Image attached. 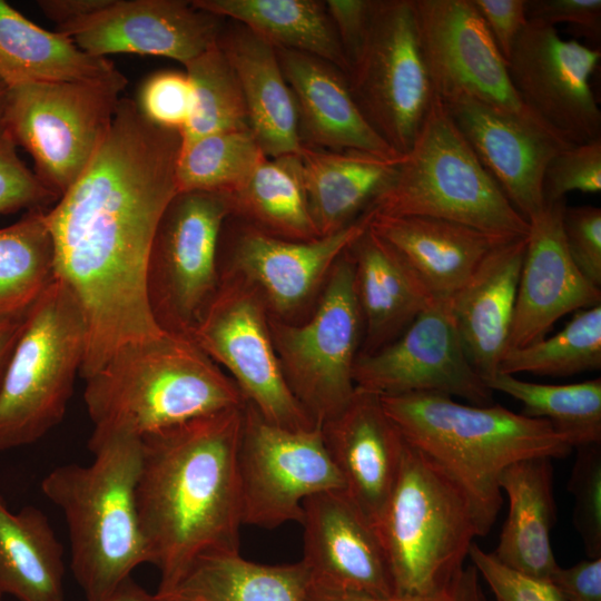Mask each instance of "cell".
<instances>
[{"instance_id": "obj_1", "label": "cell", "mask_w": 601, "mask_h": 601, "mask_svg": "<svg viewBox=\"0 0 601 601\" xmlns=\"http://www.w3.org/2000/svg\"><path fill=\"white\" fill-rule=\"evenodd\" d=\"M180 148L179 131L152 124L122 98L88 167L47 210L55 277L86 324L83 378L121 347L166 333L149 306L147 267L158 223L177 194Z\"/></svg>"}, {"instance_id": "obj_32", "label": "cell", "mask_w": 601, "mask_h": 601, "mask_svg": "<svg viewBox=\"0 0 601 601\" xmlns=\"http://www.w3.org/2000/svg\"><path fill=\"white\" fill-rule=\"evenodd\" d=\"M311 579L302 561L260 564L239 552L199 555L175 589L160 599L184 601H307Z\"/></svg>"}, {"instance_id": "obj_45", "label": "cell", "mask_w": 601, "mask_h": 601, "mask_svg": "<svg viewBox=\"0 0 601 601\" xmlns=\"http://www.w3.org/2000/svg\"><path fill=\"white\" fill-rule=\"evenodd\" d=\"M469 558L495 601H568L551 582L529 577L501 563L492 552L473 543Z\"/></svg>"}, {"instance_id": "obj_23", "label": "cell", "mask_w": 601, "mask_h": 601, "mask_svg": "<svg viewBox=\"0 0 601 601\" xmlns=\"http://www.w3.org/2000/svg\"><path fill=\"white\" fill-rule=\"evenodd\" d=\"M295 98L302 144L332 151L401 157L374 130L356 104L346 75L299 51L275 48Z\"/></svg>"}, {"instance_id": "obj_14", "label": "cell", "mask_w": 601, "mask_h": 601, "mask_svg": "<svg viewBox=\"0 0 601 601\" xmlns=\"http://www.w3.org/2000/svg\"><path fill=\"white\" fill-rule=\"evenodd\" d=\"M187 335L231 375L245 401L268 422L290 428L316 426L284 377L259 292L246 279L217 287Z\"/></svg>"}, {"instance_id": "obj_22", "label": "cell", "mask_w": 601, "mask_h": 601, "mask_svg": "<svg viewBox=\"0 0 601 601\" xmlns=\"http://www.w3.org/2000/svg\"><path fill=\"white\" fill-rule=\"evenodd\" d=\"M344 492L375 528L396 482L405 440L381 396L355 387L346 407L322 425Z\"/></svg>"}, {"instance_id": "obj_41", "label": "cell", "mask_w": 601, "mask_h": 601, "mask_svg": "<svg viewBox=\"0 0 601 601\" xmlns=\"http://www.w3.org/2000/svg\"><path fill=\"white\" fill-rule=\"evenodd\" d=\"M568 489L574 496L573 524L589 558H601V443L577 447Z\"/></svg>"}, {"instance_id": "obj_15", "label": "cell", "mask_w": 601, "mask_h": 601, "mask_svg": "<svg viewBox=\"0 0 601 601\" xmlns=\"http://www.w3.org/2000/svg\"><path fill=\"white\" fill-rule=\"evenodd\" d=\"M356 388L380 396L440 393L470 404H492V392L463 349L450 302H433L390 344L359 353Z\"/></svg>"}, {"instance_id": "obj_20", "label": "cell", "mask_w": 601, "mask_h": 601, "mask_svg": "<svg viewBox=\"0 0 601 601\" xmlns=\"http://www.w3.org/2000/svg\"><path fill=\"white\" fill-rule=\"evenodd\" d=\"M304 555L311 587L332 593L390 597L391 571L374 526L344 490L303 502Z\"/></svg>"}, {"instance_id": "obj_38", "label": "cell", "mask_w": 601, "mask_h": 601, "mask_svg": "<svg viewBox=\"0 0 601 601\" xmlns=\"http://www.w3.org/2000/svg\"><path fill=\"white\" fill-rule=\"evenodd\" d=\"M267 156L250 129L207 135L181 145L177 193H234Z\"/></svg>"}, {"instance_id": "obj_40", "label": "cell", "mask_w": 601, "mask_h": 601, "mask_svg": "<svg viewBox=\"0 0 601 601\" xmlns=\"http://www.w3.org/2000/svg\"><path fill=\"white\" fill-rule=\"evenodd\" d=\"M193 107L180 131L181 145L200 137L249 129L244 97L228 59L218 42L185 66Z\"/></svg>"}, {"instance_id": "obj_57", "label": "cell", "mask_w": 601, "mask_h": 601, "mask_svg": "<svg viewBox=\"0 0 601 601\" xmlns=\"http://www.w3.org/2000/svg\"><path fill=\"white\" fill-rule=\"evenodd\" d=\"M2 597H3V595H2V594H0V601H2Z\"/></svg>"}, {"instance_id": "obj_47", "label": "cell", "mask_w": 601, "mask_h": 601, "mask_svg": "<svg viewBox=\"0 0 601 601\" xmlns=\"http://www.w3.org/2000/svg\"><path fill=\"white\" fill-rule=\"evenodd\" d=\"M528 21L555 27L565 23L587 39L599 42L600 0H526Z\"/></svg>"}, {"instance_id": "obj_31", "label": "cell", "mask_w": 601, "mask_h": 601, "mask_svg": "<svg viewBox=\"0 0 601 601\" xmlns=\"http://www.w3.org/2000/svg\"><path fill=\"white\" fill-rule=\"evenodd\" d=\"M0 80L8 87L36 81L127 85L110 60L87 53L61 32L35 24L3 0H0Z\"/></svg>"}, {"instance_id": "obj_46", "label": "cell", "mask_w": 601, "mask_h": 601, "mask_svg": "<svg viewBox=\"0 0 601 601\" xmlns=\"http://www.w3.org/2000/svg\"><path fill=\"white\" fill-rule=\"evenodd\" d=\"M562 226L573 263L590 283L600 288L601 209L595 206H565Z\"/></svg>"}, {"instance_id": "obj_28", "label": "cell", "mask_w": 601, "mask_h": 601, "mask_svg": "<svg viewBox=\"0 0 601 601\" xmlns=\"http://www.w3.org/2000/svg\"><path fill=\"white\" fill-rule=\"evenodd\" d=\"M297 156L308 209L319 237L362 217L390 185L402 157L390 159L306 145Z\"/></svg>"}, {"instance_id": "obj_2", "label": "cell", "mask_w": 601, "mask_h": 601, "mask_svg": "<svg viewBox=\"0 0 601 601\" xmlns=\"http://www.w3.org/2000/svg\"><path fill=\"white\" fill-rule=\"evenodd\" d=\"M244 405L141 437L136 503L148 563L160 572L158 597L169 594L199 555L239 552Z\"/></svg>"}, {"instance_id": "obj_18", "label": "cell", "mask_w": 601, "mask_h": 601, "mask_svg": "<svg viewBox=\"0 0 601 601\" xmlns=\"http://www.w3.org/2000/svg\"><path fill=\"white\" fill-rule=\"evenodd\" d=\"M443 104L481 164L529 221L545 204L546 166L574 144L536 116L500 111L466 98Z\"/></svg>"}, {"instance_id": "obj_10", "label": "cell", "mask_w": 601, "mask_h": 601, "mask_svg": "<svg viewBox=\"0 0 601 601\" xmlns=\"http://www.w3.org/2000/svg\"><path fill=\"white\" fill-rule=\"evenodd\" d=\"M351 247L329 270L319 304L306 323L289 325L269 319L286 383L311 420L321 426L338 415L355 393L353 370L363 318Z\"/></svg>"}, {"instance_id": "obj_58", "label": "cell", "mask_w": 601, "mask_h": 601, "mask_svg": "<svg viewBox=\"0 0 601 601\" xmlns=\"http://www.w3.org/2000/svg\"><path fill=\"white\" fill-rule=\"evenodd\" d=\"M0 319H2V318H0Z\"/></svg>"}, {"instance_id": "obj_25", "label": "cell", "mask_w": 601, "mask_h": 601, "mask_svg": "<svg viewBox=\"0 0 601 601\" xmlns=\"http://www.w3.org/2000/svg\"><path fill=\"white\" fill-rule=\"evenodd\" d=\"M365 214L368 229L394 249L433 302H450L485 256L510 240L428 216Z\"/></svg>"}, {"instance_id": "obj_49", "label": "cell", "mask_w": 601, "mask_h": 601, "mask_svg": "<svg viewBox=\"0 0 601 601\" xmlns=\"http://www.w3.org/2000/svg\"><path fill=\"white\" fill-rule=\"evenodd\" d=\"M508 61L512 48L528 23L526 0H472Z\"/></svg>"}, {"instance_id": "obj_30", "label": "cell", "mask_w": 601, "mask_h": 601, "mask_svg": "<svg viewBox=\"0 0 601 601\" xmlns=\"http://www.w3.org/2000/svg\"><path fill=\"white\" fill-rule=\"evenodd\" d=\"M364 351L400 336L433 300L403 259L368 227L351 247Z\"/></svg>"}, {"instance_id": "obj_51", "label": "cell", "mask_w": 601, "mask_h": 601, "mask_svg": "<svg viewBox=\"0 0 601 601\" xmlns=\"http://www.w3.org/2000/svg\"><path fill=\"white\" fill-rule=\"evenodd\" d=\"M551 582L568 601H601V558L558 568Z\"/></svg>"}, {"instance_id": "obj_26", "label": "cell", "mask_w": 601, "mask_h": 601, "mask_svg": "<svg viewBox=\"0 0 601 601\" xmlns=\"http://www.w3.org/2000/svg\"><path fill=\"white\" fill-rule=\"evenodd\" d=\"M525 246L526 237L495 246L450 300L463 349L483 381L499 373L509 348Z\"/></svg>"}, {"instance_id": "obj_36", "label": "cell", "mask_w": 601, "mask_h": 601, "mask_svg": "<svg viewBox=\"0 0 601 601\" xmlns=\"http://www.w3.org/2000/svg\"><path fill=\"white\" fill-rule=\"evenodd\" d=\"M47 210H27L0 228V318L22 316L55 279Z\"/></svg>"}, {"instance_id": "obj_37", "label": "cell", "mask_w": 601, "mask_h": 601, "mask_svg": "<svg viewBox=\"0 0 601 601\" xmlns=\"http://www.w3.org/2000/svg\"><path fill=\"white\" fill-rule=\"evenodd\" d=\"M484 383L519 401L521 414L549 422L572 449L601 443V378L541 384L496 373Z\"/></svg>"}, {"instance_id": "obj_3", "label": "cell", "mask_w": 601, "mask_h": 601, "mask_svg": "<svg viewBox=\"0 0 601 601\" xmlns=\"http://www.w3.org/2000/svg\"><path fill=\"white\" fill-rule=\"evenodd\" d=\"M381 402L404 440L464 491L483 535L503 504L500 476L508 466L564 457L573 450L549 422L499 404H462L440 393L381 396Z\"/></svg>"}, {"instance_id": "obj_33", "label": "cell", "mask_w": 601, "mask_h": 601, "mask_svg": "<svg viewBox=\"0 0 601 601\" xmlns=\"http://www.w3.org/2000/svg\"><path fill=\"white\" fill-rule=\"evenodd\" d=\"M62 555L40 509L27 505L11 512L0 494V594L19 601H65Z\"/></svg>"}, {"instance_id": "obj_44", "label": "cell", "mask_w": 601, "mask_h": 601, "mask_svg": "<svg viewBox=\"0 0 601 601\" xmlns=\"http://www.w3.org/2000/svg\"><path fill=\"white\" fill-rule=\"evenodd\" d=\"M58 199L19 158L16 144L4 132L0 137V215L48 209Z\"/></svg>"}, {"instance_id": "obj_48", "label": "cell", "mask_w": 601, "mask_h": 601, "mask_svg": "<svg viewBox=\"0 0 601 601\" xmlns=\"http://www.w3.org/2000/svg\"><path fill=\"white\" fill-rule=\"evenodd\" d=\"M307 601H489L481 585L476 568L463 569L442 588L422 594H393L370 597L361 594L332 593L311 587Z\"/></svg>"}, {"instance_id": "obj_11", "label": "cell", "mask_w": 601, "mask_h": 601, "mask_svg": "<svg viewBox=\"0 0 601 601\" xmlns=\"http://www.w3.org/2000/svg\"><path fill=\"white\" fill-rule=\"evenodd\" d=\"M347 80L361 111L398 155L417 137L436 98L413 0H374Z\"/></svg>"}, {"instance_id": "obj_56", "label": "cell", "mask_w": 601, "mask_h": 601, "mask_svg": "<svg viewBox=\"0 0 601 601\" xmlns=\"http://www.w3.org/2000/svg\"><path fill=\"white\" fill-rule=\"evenodd\" d=\"M159 599H160V598H159ZM161 600H162V601H184V600H176V599H167V600L161 599Z\"/></svg>"}, {"instance_id": "obj_42", "label": "cell", "mask_w": 601, "mask_h": 601, "mask_svg": "<svg viewBox=\"0 0 601 601\" xmlns=\"http://www.w3.org/2000/svg\"><path fill=\"white\" fill-rule=\"evenodd\" d=\"M601 190V138L572 145L559 151L546 166L543 178L545 201L565 199L571 191Z\"/></svg>"}, {"instance_id": "obj_39", "label": "cell", "mask_w": 601, "mask_h": 601, "mask_svg": "<svg viewBox=\"0 0 601 601\" xmlns=\"http://www.w3.org/2000/svg\"><path fill=\"white\" fill-rule=\"evenodd\" d=\"M601 368V304L574 312L556 334L509 348L499 373L571 376Z\"/></svg>"}, {"instance_id": "obj_50", "label": "cell", "mask_w": 601, "mask_h": 601, "mask_svg": "<svg viewBox=\"0 0 601 601\" xmlns=\"http://www.w3.org/2000/svg\"><path fill=\"white\" fill-rule=\"evenodd\" d=\"M327 12L344 49L348 69L366 35L374 0H327Z\"/></svg>"}, {"instance_id": "obj_29", "label": "cell", "mask_w": 601, "mask_h": 601, "mask_svg": "<svg viewBox=\"0 0 601 601\" xmlns=\"http://www.w3.org/2000/svg\"><path fill=\"white\" fill-rule=\"evenodd\" d=\"M500 487L509 499V513L493 555L504 565L551 581L558 570L551 545L555 521L552 459L532 457L508 466Z\"/></svg>"}, {"instance_id": "obj_19", "label": "cell", "mask_w": 601, "mask_h": 601, "mask_svg": "<svg viewBox=\"0 0 601 601\" xmlns=\"http://www.w3.org/2000/svg\"><path fill=\"white\" fill-rule=\"evenodd\" d=\"M225 19L183 0H111L61 31L87 53L165 57L186 66L217 42Z\"/></svg>"}, {"instance_id": "obj_5", "label": "cell", "mask_w": 601, "mask_h": 601, "mask_svg": "<svg viewBox=\"0 0 601 601\" xmlns=\"http://www.w3.org/2000/svg\"><path fill=\"white\" fill-rule=\"evenodd\" d=\"M93 460L51 470L41 491L63 513L71 570L87 600L111 593L148 563L136 503L141 439L114 434L89 441Z\"/></svg>"}, {"instance_id": "obj_34", "label": "cell", "mask_w": 601, "mask_h": 601, "mask_svg": "<svg viewBox=\"0 0 601 601\" xmlns=\"http://www.w3.org/2000/svg\"><path fill=\"white\" fill-rule=\"evenodd\" d=\"M191 4L246 27L274 48L317 57L347 76L348 62L325 1L194 0Z\"/></svg>"}, {"instance_id": "obj_12", "label": "cell", "mask_w": 601, "mask_h": 601, "mask_svg": "<svg viewBox=\"0 0 601 601\" xmlns=\"http://www.w3.org/2000/svg\"><path fill=\"white\" fill-rule=\"evenodd\" d=\"M237 469L242 522L259 528L302 523L307 497L344 490L321 425L286 428L268 422L247 402Z\"/></svg>"}, {"instance_id": "obj_55", "label": "cell", "mask_w": 601, "mask_h": 601, "mask_svg": "<svg viewBox=\"0 0 601 601\" xmlns=\"http://www.w3.org/2000/svg\"><path fill=\"white\" fill-rule=\"evenodd\" d=\"M8 86L0 80V137L6 132V105Z\"/></svg>"}, {"instance_id": "obj_13", "label": "cell", "mask_w": 601, "mask_h": 601, "mask_svg": "<svg viewBox=\"0 0 601 601\" xmlns=\"http://www.w3.org/2000/svg\"><path fill=\"white\" fill-rule=\"evenodd\" d=\"M228 198L177 193L158 223L147 267L148 302L166 332L184 333L200 318L217 289V254Z\"/></svg>"}, {"instance_id": "obj_8", "label": "cell", "mask_w": 601, "mask_h": 601, "mask_svg": "<svg viewBox=\"0 0 601 601\" xmlns=\"http://www.w3.org/2000/svg\"><path fill=\"white\" fill-rule=\"evenodd\" d=\"M86 343L81 308L55 277L23 314L0 383V451L32 444L61 422Z\"/></svg>"}, {"instance_id": "obj_9", "label": "cell", "mask_w": 601, "mask_h": 601, "mask_svg": "<svg viewBox=\"0 0 601 601\" xmlns=\"http://www.w3.org/2000/svg\"><path fill=\"white\" fill-rule=\"evenodd\" d=\"M124 88L91 81L8 87L6 132L31 155L36 176L59 198L105 140Z\"/></svg>"}, {"instance_id": "obj_16", "label": "cell", "mask_w": 601, "mask_h": 601, "mask_svg": "<svg viewBox=\"0 0 601 601\" xmlns=\"http://www.w3.org/2000/svg\"><path fill=\"white\" fill-rule=\"evenodd\" d=\"M413 1L422 50L437 98L443 102L466 98L500 111L536 116L521 101L508 61L472 0Z\"/></svg>"}, {"instance_id": "obj_24", "label": "cell", "mask_w": 601, "mask_h": 601, "mask_svg": "<svg viewBox=\"0 0 601 601\" xmlns=\"http://www.w3.org/2000/svg\"><path fill=\"white\" fill-rule=\"evenodd\" d=\"M367 228V215L331 235L313 240H290L253 226L238 236L234 267L268 304L285 314L313 294L337 259Z\"/></svg>"}, {"instance_id": "obj_21", "label": "cell", "mask_w": 601, "mask_h": 601, "mask_svg": "<svg viewBox=\"0 0 601 601\" xmlns=\"http://www.w3.org/2000/svg\"><path fill=\"white\" fill-rule=\"evenodd\" d=\"M565 206V199L545 201L529 219L509 348L535 343L564 315L601 304L600 288L580 273L566 249Z\"/></svg>"}, {"instance_id": "obj_7", "label": "cell", "mask_w": 601, "mask_h": 601, "mask_svg": "<svg viewBox=\"0 0 601 601\" xmlns=\"http://www.w3.org/2000/svg\"><path fill=\"white\" fill-rule=\"evenodd\" d=\"M367 211L428 216L509 239L529 233V221L481 164L437 97L394 178Z\"/></svg>"}, {"instance_id": "obj_53", "label": "cell", "mask_w": 601, "mask_h": 601, "mask_svg": "<svg viewBox=\"0 0 601 601\" xmlns=\"http://www.w3.org/2000/svg\"><path fill=\"white\" fill-rule=\"evenodd\" d=\"M22 316L0 319V383L19 336Z\"/></svg>"}, {"instance_id": "obj_54", "label": "cell", "mask_w": 601, "mask_h": 601, "mask_svg": "<svg viewBox=\"0 0 601 601\" xmlns=\"http://www.w3.org/2000/svg\"><path fill=\"white\" fill-rule=\"evenodd\" d=\"M87 601H162L157 594H150L140 585L128 578L111 593L95 600Z\"/></svg>"}, {"instance_id": "obj_4", "label": "cell", "mask_w": 601, "mask_h": 601, "mask_svg": "<svg viewBox=\"0 0 601 601\" xmlns=\"http://www.w3.org/2000/svg\"><path fill=\"white\" fill-rule=\"evenodd\" d=\"M85 381L89 441L141 439L246 403L235 382L184 333L126 345Z\"/></svg>"}, {"instance_id": "obj_17", "label": "cell", "mask_w": 601, "mask_h": 601, "mask_svg": "<svg viewBox=\"0 0 601 601\" xmlns=\"http://www.w3.org/2000/svg\"><path fill=\"white\" fill-rule=\"evenodd\" d=\"M599 48L563 39L556 27L528 21L508 59L521 101L572 144L601 138V111L591 77Z\"/></svg>"}, {"instance_id": "obj_27", "label": "cell", "mask_w": 601, "mask_h": 601, "mask_svg": "<svg viewBox=\"0 0 601 601\" xmlns=\"http://www.w3.org/2000/svg\"><path fill=\"white\" fill-rule=\"evenodd\" d=\"M217 42L235 71L249 129L265 155H298L297 107L275 48L237 22L224 27Z\"/></svg>"}, {"instance_id": "obj_6", "label": "cell", "mask_w": 601, "mask_h": 601, "mask_svg": "<svg viewBox=\"0 0 601 601\" xmlns=\"http://www.w3.org/2000/svg\"><path fill=\"white\" fill-rule=\"evenodd\" d=\"M374 529L395 594L442 588L463 569L474 539L483 536L460 485L406 441L396 482Z\"/></svg>"}, {"instance_id": "obj_52", "label": "cell", "mask_w": 601, "mask_h": 601, "mask_svg": "<svg viewBox=\"0 0 601 601\" xmlns=\"http://www.w3.org/2000/svg\"><path fill=\"white\" fill-rule=\"evenodd\" d=\"M111 0H40L43 14L61 32L106 8Z\"/></svg>"}, {"instance_id": "obj_35", "label": "cell", "mask_w": 601, "mask_h": 601, "mask_svg": "<svg viewBox=\"0 0 601 601\" xmlns=\"http://www.w3.org/2000/svg\"><path fill=\"white\" fill-rule=\"evenodd\" d=\"M226 197L231 214L246 217L264 233L300 242L319 237L308 209L297 155L265 158Z\"/></svg>"}, {"instance_id": "obj_43", "label": "cell", "mask_w": 601, "mask_h": 601, "mask_svg": "<svg viewBox=\"0 0 601 601\" xmlns=\"http://www.w3.org/2000/svg\"><path fill=\"white\" fill-rule=\"evenodd\" d=\"M152 124L180 131L189 120L193 95L186 72L160 71L146 79L136 101Z\"/></svg>"}]
</instances>
